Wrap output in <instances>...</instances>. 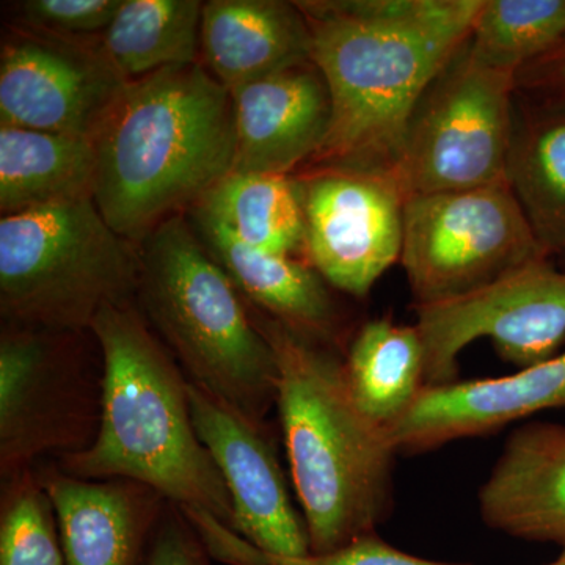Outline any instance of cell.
<instances>
[{
	"instance_id": "1",
	"label": "cell",
	"mask_w": 565,
	"mask_h": 565,
	"mask_svg": "<svg viewBox=\"0 0 565 565\" xmlns=\"http://www.w3.org/2000/svg\"><path fill=\"white\" fill-rule=\"evenodd\" d=\"M332 126L308 167L396 173L416 106L463 50L482 0H303Z\"/></svg>"
},
{
	"instance_id": "2",
	"label": "cell",
	"mask_w": 565,
	"mask_h": 565,
	"mask_svg": "<svg viewBox=\"0 0 565 565\" xmlns=\"http://www.w3.org/2000/svg\"><path fill=\"white\" fill-rule=\"evenodd\" d=\"M93 202L126 241L195 204L233 172L232 92L202 63L129 81L96 132Z\"/></svg>"
},
{
	"instance_id": "3",
	"label": "cell",
	"mask_w": 565,
	"mask_h": 565,
	"mask_svg": "<svg viewBox=\"0 0 565 565\" xmlns=\"http://www.w3.org/2000/svg\"><path fill=\"white\" fill-rule=\"evenodd\" d=\"M247 305L277 359L282 440L311 550L329 555L377 533L392 509L397 452L353 401L343 353Z\"/></svg>"
},
{
	"instance_id": "4",
	"label": "cell",
	"mask_w": 565,
	"mask_h": 565,
	"mask_svg": "<svg viewBox=\"0 0 565 565\" xmlns=\"http://www.w3.org/2000/svg\"><path fill=\"white\" fill-rule=\"evenodd\" d=\"M90 330L104 362L98 437L57 467L82 479H131L181 511L233 526L228 487L193 424L189 379L134 300L109 305Z\"/></svg>"
},
{
	"instance_id": "5",
	"label": "cell",
	"mask_w": 565,
	"mask_h": 565,
	"mask_svg": "<svg viewBox=\"0 0 565 565\" xmlns=\"http://www.w3.org/2000/svg\"><path fill=\"white\" fill-rule=\"evenodd\" d=\"M136 303L185 377L252 422L277 407L278 366L236 286L172 215L140 241Z\"/></svg>"
},
{
	"instance_id": "6",
	"label": "cell",
	"mask_w": 565,
	"mask_h": 565,
	"mask_svg": "<svg viewBox=\"0 0 565 565\" xmlns=\"http://www.w3.org/2000/svg\"><path fill=\"white\" fill-rule=\"evenodd\" d=\"M139 248L104 221L93 199L0 221L3 322L88 330L109 305L136 299Z\"/></svg>"
},
{
	"instance_id": "7",
	"label": "cell",
	"mask_w": 565,
	"mask_h": 565,
	"mask_svg": "<svg viewBox=\"0 0 565 565\" xmlns=\"http://www.w3.org/2000/svg\"><path fill=\"white\" fill-rule=\"evenodd\" d=\"M90 330V329H88ZM87 330L3 322L0 334V479L46 457L77 455L102 426L104 362L79 344Z\"/></svg>"
},
{
	"instance_id": "8",
	"label": "cell",
	"mask_w": 565,
	"mask_h": 565,
	"mask_svg": "<svg viewBox=\"0 0 565 565\" xmlns=\"http://www.w3.org/2000/svg\"><path fill=\"white\" fill-rule=\"evenodd\" d=\"M544 258L552 256L505 181L405 202L401 263L414 307L478 291Z\"/></svg>"
},
{
	"instance_id": "9",
	"label": "cell",
	"mask_w": 565,
	"mask_h": 565,
	"mask_svg": "<svg viewBox=\"0 0 565 565\" xmlns=\"http://www.w3.org/2000/svg\"><path fill=\"white\" fill-rule=\"evenodd\" d=\"M515 99V76L479 65L465 44L424 93L408 125L396 172L405 196L504 182Z\"/></svg>"
},
{
	"instance_id": "10",
	"label": "cell",
	"mask_w": 565,
	"mask_h": 565,
	"mask_svg": "<svg viewBox=\"0 0 565 565\" xmlns=\"http://www.w3.org/2000/svg\"><path fill=\"white\" fill-rule=\"evenodd\" d=\"M426 355V386L457 382L459 356L489 338L520 370L555 356L565 338V270L537 259L448 302L414 307Z\"/></svg>"
},
{
	"instance_id": "11",
	"label": "cell",
	"mask_w": 565,
	"mask_h": 565,
	"mask_svg": "<svg viewBox=\"0 0 565 565\" xmlns=\"http://www.w3.org/2000/svg\"><path fill=\"white\" fill-rule=\"evenodd\" d=\"M296 180L305 215V262L337 291L364 299L401 262L407 196L399 178L308 167Z\"/></svg>"
},
{
	"instance_id": "12",
	"label": "cell",
	"mask_w": 565,
	"mask_h": 565,
	"mask_svg": "<svg viewBox=\"0 0 565 565\" xmlns=\"http://www.w3.org/2000/svg\"><path fill=\"white\" fill-rule=\"evenodd\" d=\"M126 84L102 41L14 32L0 54V125L95 139Z\"/></svg>"
},
{
	"instance_id": "13",
	"label": "cell",
	"mask_w": 565,
	"mask_h": 565,
	"mask_svg": "<svg viewBox=\"0 0 565 565\" xmlns=\"http://www.w3.org/2000/svg\"><path fill=\"white\" fill-rule=\"evenodd\" d=\"M196 434L222 471L233 503V527L267 565H316L303 515L294 508L269 424L189 382Z\"/></svg>"
},
{
	"instance_id": "14",
	"label": "cell",
	"mask_w": 565,
	"mask_h": 565,
	"mask_svg": "<svg viewBox=\"0 0 565 565\" xmlns=\"http://www.w3.org/2000/svg\"><path fill=\"white\" fill-rule=\"evenodd\" d=\"M557 407H565V352L504 377L424 386L388 435L396 452L422 455Z\"/></svg>"
},
{
	"instance_id": "15",
	"label": "cell",
	"mask_w": 565,
	"mask_h": 565,
	"mask_svg": "<svg viewBox=\"0 0 565 565\" xmlns=\"http://www.w3.org/2000/svg\"><path fill=\"white\" fill-rule=\"evenodd\" d=\"M232 96L233 172L291 174L322 150L332 98L313 61L237 87Z\"/></svg>"
},
{
	"instance_id": "16",
	"label": "cell",
	"mask_w": 565,
	"mask_h": 565,
	"mask_svg": "<svg viewBox=\"0 0 565 565\" xmlns=\"http://www.w3.org/2000/svg\"><path fill=\"white\" fill-rule=\"evenodd\" d=\"M36 473L57 515L66 565H143L167 500L131 479H82L57 463Z\"/></svg>"
},
{
	"instance_id": "17",
	"label": "cell",
	"mask_w": 565,
	"mask_h": 565,
	"mask_svg": "<svg viewBox=\"0 0 565 565\" xmlns=\"http://www.w3.org/2000/svg\"><path fill=\"white\" fill-rule=\"evenodd\" d=\"M193 232L245 300L316 343L344 355L345 321L332 286L305 259L248 247L221 223L192 211Z\"/></svg>"
},
{
	"instance_id": "18",
	"label": "cell",
	"mask_w": 565,
	"mask_h": 565,
	"mask_svg": "<svg viewBox=\"0 0 565 565\" xmlns=\"http://www.w3.org/2000/svg\"><path fill=\"white\" fill-rule=\"evenodd\" d=\"M487 526L565 546V426L526 424L505 441L479 493Z\"/></svg>"
},
{
	"instance_id": "19",
	"label": "cell",
	"mask_w": 565,
	"mask_h": 565,
	"mask_svg": "<svg viewBox=\"0 0 565 565\" xmlns=\"http://www.w3.org/2000/svg\"><path fill=\"white\" fill-rule=\"evenodd\" d=\"M200 58L230 92L311 61V35L297 2L203 3Z\"/></svg>"
},
{
	"instance_id": "20",
	"label": "cell",
	"mask_w": 565,
	"mask_h": 565,
	"mask_svg": "<svg viewBox=\"0 0 565 565\" xmlns=\"http://www.w3.org/2000/svg\"><path fill=\"white\" fill-rule=\"evenodd\" d=\"M95 180L93 139L0 125V211L3 215L93 199Z\"/></svg>"
},
{
	"instance_id": "21",
	"label": "cell",
	"mask_w": 565,
	"mask_h": 565,
	"mask_svg": "<svg viewBox=\"0 0 565 565\" xmlns=\"http://www.w3.org/2000/svg\"><path fill=\"white\" fill-rule=\"evenodd\" d=\"M505 181L550 256L565 255V106L516 95Z\"/></svg>"
},
{
	"instance_id": "22",
	"label": "cell",
	"mask_w": 565,
	"mask_h": 565,
	"mask_svg": "<svg viewBox=\"0 0 565 565\" xmlns=\"http://www.w3.org/2000/svg\"><path fill=\"white\" fill-rule=\"evenodd\" d=\"M344 371L360 411L388 430L426 386V355L415 323L388 318L364 322L345 348Z\"/></svg>"
},
{
	"instance_id": "23",
	"label": "cell",
	"mask_w": 565,
	"mask_h": 565,
	"mask_svg": "<svg viewBox=\"0 0 565 565\" xmlns=\"http://www.w3.org/2000/svg\"><path fill=\"white\" fill-rule=\"evenodd\" d=\"M256 250L305 256V215L292 174L232 172L192 206Z\"/></svg>"
},
{
	"instance_id": "24",
	"label": "cell",
	"mask_w": 565,
	"mask_h": 565,
	"mask_svg": "<svg viewBox=\"0 0 565 565\" xmlns=\"http://www.w3.org/2000/svg\"><path fill=\"white\" fill-rule=\"evenodd\" d=\"M202 11L199 0H122L103 32V50L128 82L200 63Z\"/></svg>"
},
{
	"instance_id": "25",
	"label": "cell",
	"mask_w": 565,
	"mask_h": 565,
	"mask_svg": "<svg viewBox=\"0 0 565 565\" xmlns=\"http://www.w3.org/2000/svg\"><path fill=\"white\" fill-rule=\"evenodd\" d=\"M565 41V0H482L467 51L486 68L515 76Z\"/></svg>"
},
{
	"instance_id": "26",
	"label": "cell",
	"mask_w": 565,
	"mask_h": 565,
	"mask_svg": "<svg viewBox=\"0 0 565 565\" xmlns=\"http://www.w3.org/2000/svg\"><path fill=\"white\" fill-rule=\"evenodd\" d=\"M0 565H66L54 504L36 468L2 482Z\"/></svg>"
},
{
	"instance_id": "27",
	"label": "cell",
	"mask_w": 565,
	"mask_h": 565,
	"mask_svg": "<svg viewBox=\"0 0 565 565\" xmlns=\"http://www.w3.org/2000/svg\"><path fill=\"white\" fill-rule=\"evenodd\" d=\"M122 0H28L21 2L22 21L32 31L85 40L109 28Z\"/></svg>"
},
{
	"instance_id": "28",
	"label": "cell",
	"mask_w": 565,
	"mask_h": 565,
	"mask_svg": "<svg viewBox=\"0 0 565 565\" xmlns=\"http://www.w3.org/2000/svg\"><path fill=\"white\" fill-rule=\"evenodd\" d=\"M212 561L180 508L167 501L152 531L143 565H212Z\"/></svg>"
},
{
	"instance_id": "29",
	"label": "cell",
	"mask_w": 565,
	"mask_h": 565,
	"mask_svg": "<svg viewBox=\"0 0 565 565\" xmlns=\"http://www.w3.org/2000/svg\"><path fill=\"white\" fill-rule=\"evenodd\" d=\"M181 512L212 559L226 565H267L266 556L218 516L210 512Z\"/></svg>"
},
{
	"instance_id": "30",
	"label": "cell",
	"mask_w": 565,
	"mask_h": 565,
	"mask_svg": "<svg viewBox=\"0 0 565 565\" xmlns=\"http://www.w3.org/2000/svg\"><path fill=\"white\" fill-rule=\"evenodd\" d=\"M516 95L565 106V41L515 74Z\"/></svg>"
},
{
	"instance_id": "31",
	"label": "cell",
	"mask_w": 565,
	"mask_h": 565,
	"mask_svg": "<svg viewBox=\"0 0 565 565\" xmlns=\"http://www.w3.org/2000/svg\"><path fill=\"white\" fill-rule=\"evenodd\" d=\"M316 565H465L440 563L424 557L407 555L401 550L386 544L377 533L355 539L351 544L329 553L316 556Z\"/></svg>"
},
{
	"instance_id": "32",
	"label": "cell",
	"mask_w": 565,
	"mask_h": 565,
	"mask_svg": "<svg viewBox=\"0 0 565 565\" xmlns=\"http://www.w3.org/2000/svg\"><path fill=\"white\" fill-rule=\"evenodd\" d=\"M548 565H565V550L563 552V555H561L559 557H557L556 561H553L552 564H548Z\"/></svg>"
}]
</instances>
